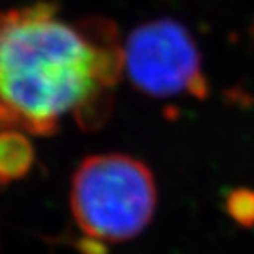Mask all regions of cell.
Listing matches in <instances>:
<instances>
[{"instance_id": "cell-2", "label": "cell", "mask_w": 254, "mask_h": 254, "mask_svg": "<svg viewBox=\"0 0 254 254\" xmlns=\"http://www.w3.org/2000/svg\"><path fill=\"white\" fill-rule=\"evenodd\" d=\"M69 206L84 235L106 243L129 241L154 218V174L144 162L127 154L89 155L71 179Z\"/></svg>"}, {"instance_id": "cell-4", "label": "cell", "mask_w": 254, "mask_h": 254, "mask_svg": "<svg viewBox=\"0 0 254 254\" xmlns=\"http://www.w3.org/2000/svg\"><path fill=\"white\" fill-rule=\"evenodd\" d=\"M35 147L27 132L0 129V187L25 179L35 165Z\"/></svg>"}, {"instance_id": "cell-1", "label": "cell", "mask_w": 254, "mask_h": 254, "mask_svg": "<svg viewBox=\"0 0 254 254\" xmlns=\"http://www.w3.org/2000/svg\"><path fill=\"white\" fill-rule=\"evenodd\" d=\"M123 73L124 45L109 18L66 22L48 0L0 12V129L50 137L73 116L98 130Z\"/></svg>"}, {"instance_id": "cell-5", "label": "cell", "mask_w": 254, "mask_h": 254, "mask_svg": "<svg viewBox=\"0 0 254 254\" xmlns=\"http://www.w3.org/2000/svg\"><path fill=\"white\" fill-rule=\"evenodd\" d=\"M228 211L238 223L245 226L254 225V190L238 189L231 191L226 201Z\"/></svg>"}, {"instance_id": "cell-6", "label": "cell", "mask_w": 254, "mask_h": 254, "mask_svg": "<svg viewBox=\"0 0 254 254\" xmlns=\"http://www.w3.org/2000/svg\"><path fill=\"white\" fill-rule=\"evenodd\" d=\"M69 245H73V248L79 254H109V248L106 245V241L89 235L74 238V240L69 241Z\"/></svg>"}, {"instance_id": "cell-3", "label": "cell", "mask_w": 254, "mask_h": 254, "mask_svg": "<svg viewBox=\"0 0 254 254\" xmlns=\"http://www.w3.org/2000/svg\"><path fill=\"white\" fill-rule=\"evenodd\" d=\"M124 71L140 93L167 98L205 93L200 57L190 33L179 22L159 18L135 28L124 43Z\"/></svg>"}]
</instances>
